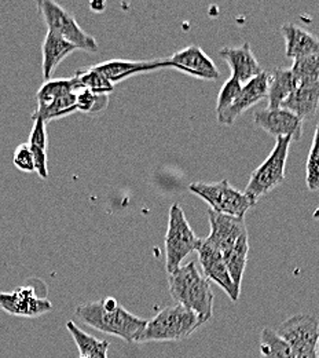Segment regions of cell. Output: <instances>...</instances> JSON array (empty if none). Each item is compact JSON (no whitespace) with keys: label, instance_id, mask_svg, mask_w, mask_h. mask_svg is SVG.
<instances>
[{"label":"cell","instance_id":"cell-1","mask_svg":"<svg viewBox=\"0 0 319 358\" xmlns=\"http://www.w3.org/2000/svg\"><path fill=\"white\" fill-rule=\"evenodd\" d=\"M75 314L83 324L103 334L121 338L127 343H138L147 322V320L126 310L113 296L80 305Z\"/></svg>","mask_w":319,"mask_h":358},{"label":"cell","instance_id":"cell-2","mask_svg":"<svg viewBox=\"0 0 319 358\" xmlns=\"http://www.w3.org/2000/svg\"><path fill=\"white\" fill-rule=\"evenodd\" d=\"M168 287L175 303L194 312L202 324L212 318L214 294L209 281L198 271L195 262L168 273Z\"/></svg>","mask_w":319,"mask_h":358},{"label":"cell","instance_id":"cell-3","mask_svg":"<svg viewBox=\"0 0 319 358\" xmlns=\"http://www.w3.org/2000/svg\"><path fill=\"white\" fill-rule=\"evenodd\" d=\"M204 324L198 315L181 305L168 306L147 320L138 343L179 342L187 339Z\"/></svg>","mask_w":319,"mask_h":358},{"label":"cell","instance_id":"cell-4","mask_svg":"<svg viewBox=\"0 0 319 358\" xmlns=\"http://www.w3.org/2000/svg\"><path fill=\"white\" fill-rule=\"evenodd\" d=\"M188 190L207 201L214 213L232 218L244 220L245 214L255 206L244 192L231 186L228 179L215 183L194 182L188 186Z\"/></svg>","mask_w":319,"mask_h":358},{"label":"cell","instance_id":"cell-5","mask_svg":"<svg viewBox=\"0 0 319 358\" xmlns=\"http://www.w3.org/2000/svg\"><path fill=\"white\" fill-rule=\"evenodd\" d=\"M200 238L194 234L186 220L182 207L175 203L170 208L168 229L164 238L165 245V268L167 273L182 266V262L194 251H197Z\"/></svg>","mask_w":319,"mask_h":358},{"label":"cell","instance_id":"cell-6","mask_svg":"<svg viewBox=\"0 0 319 358\" xmlns=\"http://www.w3.org/2000/svg\"><path fill=\"white\" fill-rule=\"evenodd\" d=\"M290 142L292 138H276V143L269 157L252 173L244 193L255 204L283 182Z\"/></svg>","mask_w":319,"mask_h":358},{"label":"cell","instance_id":"cell-7","mask_svg":"<svg viewBox=\"0 0 319 358\" xmlns=\"http://www.w3.org/2000/svg\"><path fill=\"white\" fill-rule=\"evenodd\" d=\"M36 7L46 22L48 31L57 34L66 42L77 47V50H84L95 52L99 50L95 38L89 35L77 22V20L62 6L51 0L36 1Z\"/></svg>","mask_w":319,"mask_h":358},{"label":"cell","instance_id":"cell-8","mask_svg":"<svg viewBox=\"0 0 319 358\" xmlns=\"http://www.w3.org/2000/svg\"><path fill=\"white\" fill-rule=\"evenodd\" d=\"M276 334L289 345L296 358H318L319 322L310 314H296L285 320Z\"/></svg>","mask_w":319,"mask_h":358},{"label":"cell","instance_id":"cell-9","mask_svg":"<svg viewBox=\"0 0 319 358\" xmlns=\"http://www.w3.org/2000/svg\"><path fill=\"white\" fill-rule=\"evenodd\" d=\"M0 309L14 317L38 318L50 313L54 306L46 295L38 292L34 284L18 287L11 292H0Z\"/></svg>","mask_w":319,"mask_h":358},{"label":"cell","instance_id":"cell-10","mask_svg":"<svg viewBox=\"0 0 319 358\" xmlns=\"http://www.w3.org/2000/svg\"><path fill=\"white\" fill-rule=\"evenodd\" d=\"M167 61V68L178 69L197 79L218 80L221 78L215 62L198 45H187L174 52Z\"/></svg>","mask_w":319,"mask_h":358},{"label":"cell","instance_id":"cell-11","mask_svg":"<svg viewBox=\"0 0 319 358\" xmlns=\"http://www.w3.org/2000/svg\"><path fill=\"white\" fill-rule=\"evenodd\" d=\"M253 122L258 127L275 138H292V141H300L303 136L304 120L285 108L258 110L253 115Z\"/></svg>","mask_w":319,"mask_h":358},{"label":"cell","instance_id":"cell-12","mask_svg":"<svg viewBox=\"0 0 319 358\" xmlns=\"http://www.w3.org/2000/svg\"><path fill=\"white\" fill-rule=\"evenodd\" d=\"M197 252L204 277L208 281L211 280L215 284H218L228 294L232 302H238L241 291L234 285L230 277L223 255L218 250L211 247L208 243H205L204 238H200Z\"/></svg>","mask_w":319,"mask_h":358},{"label":"cell","instance_id":"cell-13","mask_svg":"<svg viewBox=\"0 0 319 358\" xmlns=\"http://www.w3.org/2000/svg\"><path fill=\"white\" fill-rule=\"evenodd\" d=\"M208 218L211 231L204 240L211 247L218 250L223 257L234 247L242 234L248 233L245 221L241 218L216 214L212 210H208Z\"/></svg>","mask_w":319,"mask_h":358},{"label":"cell","instance_id":"cell-14","mask_svg":"<svg viewBox=\"0 0 319 358\" xmlns=\"http://www.w3.org/2000/svg\"><path fill=\"white\" fill-rule=\"evenodd\" d=\"M269 85L270 73L265 71L259 76L253 78L251 82L245 83L235 101L231 103V106L218 116V122L223 126H231L235 122V119L241 116L245 110L267 98Z\"/></svg>","mask_w":319,"mask_h":358},{"label":"cell","instance_id":"cell-15","mask_svg":"<svg viewBox=\"0 0 319 358\" xmlns=\"http://www.w3.org/2000/svg\"><path fill=\"white\" fill-rule=\"evenodd\" d=\"M219 55L228 62L231 76L238 79L242 85L251 82L263 72L249 43H244L239 47H223L219 50Z\"/></svg>","mask_w":319,"mask_h":358},{"label":"cell","instance_id":"cell-16","mask_svg":"<svg viewBox=\"0 0 319 358\" xmlns=\"http://www.w3.org/2000/svg\"><path fill=\"white\" fill-rule=\"evenodd\" d=\"M94 68L101 72L113 86L117 83L133 78L139 73L151 72L157 69L167 68L165 59H156V61H128V59H110L98 65H94Z\"/></svg>","mask_w":319,"mask_h":358},{"label":"cell","instance_id":"cell-17","mask_svg":"<svg viewBox=\"0 0 319 358\" xmlns=\"http://www.w3.org/2000/svg\"><path fill=\"white\" fill-rule=\"evenodd\" d=\"M285 39V54L288 58L300 59L319 52V39L304 28L288 22L281 27Z\"/></svg>","mask_w":319,"mask_h":358},{"label":"cell","instance_id":"cell-18","mask_svg":"<svg viewBox=\"0 0 319 358\" xmlns=\"http://www.w3.org/2000/svg\"><path fill=\"white\" fill-rule=\"evenodd\" d=\"M319 106V83L300 85L282 103L285 108L299 116L302 120L316 116Z\"/></svg>","mask_w":319,"mask_h":358},{"label":"cell","instance_id":"cell-19","mask_svg":"<svg viewBox=\"0 0 319 358\" xmlns=\"http://www.w3.org/2000/svg\"><path fill=\"white\" fill-rule=\"evenodd\" d=\"M76 45L66 42L57 34L47 31L43 45H42V54H43V62H42V71L45 80H51L54 71L57 66L73 51H76Z\"/></svg>","mask_w":319,"mask_h":358},{"label":"cell","instance_id":"cell-20","mask_svg":"<svg viewBox=\"0 0 319 358\" xmlns=\"http://www.w3.org/2000/svg\"><path fill=\"white\" fill-rule=\"evenodd\" d=\"M299 83L290 69L275 68L270 73L269 85V108H281L282 103L289 98V95L297 89Z\"/></svg>","mask_w":319,"mask_h":358},{"label":"cell","instance_id":"cell-21","mask_svg":"<svg viewBox=\"0 0 319 358\" xmlns=\"http://www.w3.org/2000/svg\"><path fill=\"white\" fill-rule=\"evenodd\" d=\"M66 329L72 335L79 352L80 357L84 358H107V350L110 343L107 341H99L90 334L84 332L75 324L73 321L66 322Z\"/></svg>","mask_w":319,"mask_h":358},{"label":"cell","instance_id":"cell-22","mask_svg":"<svg viewBox=\"0 0 319 358\" xmlns=\"http://www.w3.org/2000/svg\"><path fill=\"white\" fill-rule=\"evenodd\" d=\"M248 254H249V238H248V233H245L238 238V241L234 244V247L223 257L228 273H230V277H231L234 285L239 291H241V284H242L245 268L248 264Z\"/></svg>","mask_w":319,"mask_h":358},{"label":"cell","instance_id":"cell-23","mask_svg":"<svg viewBox=\"0 0 319 358\" xmlns=\"http://www.w3.org/2000/svg\"><path fill=\"white\" fill-rule=\"evenodd\" d=\"M82 89V85L76 76L71 79H51L47 80L46 83L39 89L36 94L38 99V109L46 108L55 99L68 95L71 92H76L77 90Z\"/></svg>","mask_w":319,"mask_h":358},{"label":"cell","instance_id":"cell-24","mask_svg":"<svg viewBox=\"0 0 319 358\" xmlns=\"http://www.w3.org/2000/svg\"><path fill=\"white\" fill-rule=\"evenodd\" d=\"M260 358H296L289 345L270 328L260 334Z\"/></svg>","mask_w":319,"mask_h":358},{"label":"cell","instance_id":"cell-25","mask_svg":"<svg viewBox=\"0 0 319 358\" xmlns=\"http://www.w3.org/2000/svg\"><path fill=\"white\" fill-rule=\"evenodd\" d=\"M300 85L319 83V52L300 59H295L290 68Z\"/></svg>","mask_w":319,"mask_h":358},{"label":"cell","instance_id":"cell-26","mask_svg":"<svg viewBox=\"0 0 319 358\" xmlns=\"http://www.w3.org/2000/svg\"><path fill=\"white\" fill-rule=\"evenodd\" d=\"M109 105V95L95 94L90 90L80 89L76 92V110L82 113L96 115Z\"/></svg>","mask_w":319,"mask_h":358},{"label":"cell","instance_id":"cell-27","mask_svg":"<svg viewBox=\"0 0 319 358\" xmlns=\"http://www.w3.org/2000/svg\"><path fill=\"white\" fill-rule=\"evenodd\" d=\"M75 76L79 79L82 89L90 90L95 94L109 95L114 90V86L101 72H98L94 66L86 69V71H79Z\"/></svg>","mask_w":319,"mask_h":358},{"label":"cell","instance_id":"cell-28","mask_svg":"<svg viewBox=\"0 0 319 358\" xmlns=\"http://www.w3.org/2000/svg\"><path fill=\"white\" fill-rule=\"evenodd\" d=\"M306 183L310 190L319 189V124L316 127L311 149L306 164Z\"/></svg>","mask_w":319,"mask_h":358},{"label":"cell","instance_id":"cell-29","mask_svg":"<svg viewBox=\"0 0 319 358\" xmlns=\"http://www.w3.org/2000/svg\"><path fill=\"white\" fill-rule=\"evenodd\" d=\"M242 83L235 79L234 76H230V79L226 80L223 87L221 89V92L218 95V102H216V116L222 115L228 108L231 106V103L235 101L238 94L242 89Z\"/></svg>","mask_w":319,"mask_h":358},{"label":"cell","instance_id":"cell-30","mask_svg":"<svg viewBox=\"0 0 319 358\" xmlns=\"http://www.w3.org/2000/svg\"><path fill=\"white\" fill-rule=\"evenodd\" d=\"M13 163L20 171H24V173L35 171V160H34V155H32L28 143H21L14 150Z\"/></svg>","mask_w":319,"mask_h":358},{"label":"cell","instance_id":"cell-31","mask_svg":"<svg viewBox=\"0 0 319 358\" xmlns=\"http://www.w3.org/2000/svg\"><path fill=\"white\" fill-rule=\"evenodd\" d=\"M94 6H95V4H94V3H91V7H94ZM98 7H99V11H101V10H103L105 4H98ZM95 8H96V7H94V10H95Z\"/></svg>","mask_w":319,"mask_h":358},{"label":"cell","instance_id":"cell-32","mask_svg":"<svg viewBox=\"0 0 319 358\" xmlns=\"http://www.w3.org/2000/svg\"><path fill=\"white\" fill-rule=\"evenodd\" d=\"M318 358H319V341H318Z\"/></svg>","mask_w":319,"mask_h":358},{"label":"cell","instance_id":"cell-33","mask_svg":"<svg viewBox=\"0 0 319 358\" xmlns=\"http://www.w3.org/2000/svg\"><path fill=\"white\" fill-rule=\"evenodd\" d=\"M80 358H84V357H80Z\"/></svg>","mask_w":319,"mask_h":358}]
</instances>
